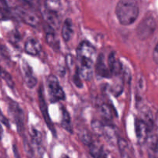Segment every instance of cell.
<instances>
[{
  "mask_svg": "<svg viewBox=\"0 0 158 158\" xmlns=\"http://www.w3.org/2000/svg\"><path fill=\"white\" fill-rule=\"evenodd\" d=\"M96 57V49L89 42L83 41L77 48V59L80 66L77 69L83 80H90L93 77V65Z\"/></svg>",
  "mask_w": 158,
  "mask_h": 158,
  "instance_id": "obj_1",
  "label": "cell"
},
{
  "mask_svg": "<svg viewBox=\"0 0 158 158\" xmlns=\"http://www.w3.org/2000/svg\"><path fill=\"white\" fill-rule=\"evenodd\" d=\"M116 15L119 22L123 26L134 23L139 15L137 0H119L116 7Z\"/></svg>",
  "mask_w": 158,
  "mask_h": 158,
  "instance_id": "obj_2",
  "label": "cell"
},
{
  "mask_svg": "<svg viewBox=\"0 0 158 158\" xmlns=\"http://www.w3.org/2000/svg\"><path fill=\"white\" fill-rule=\"evenodd\" d=\"M157 26L155 18L152 15H147L143 19L137 28V35L141 40H145L151 36Z\"/></svg>",
  "mask_w": 158,
  "mask_h": 158,
  "instance_id": "obj_3",
  "label": "cell"
},
{
  "mask_svg": "<svg viewBox=\"0 0 158 158\" xmlns=\"http://www.w3.org/2000/svg\"><path fill=\"white\" fill-rule=\"evenodd\" d=\"M48 90H49V97L52 102H57L60 100H65V93L62 87L60 86L59 80L54 75H50L48 77L47 80Z\"/></svg>",
  "mask_w": 158,
  "mask_h": 158,
  "instance_id": "obj_4",
  "label": "cell"
},
{
  "mask_svg": "<svg viewBox=\"0 0 158 158\" xmlns=\"http://www.w3.org/2000/svg\"><path fill=\"white\" fill-rule=\"evenodd\" d=\"M9 112L12 117H13L15 123H16L17 129L19 133L21 134L23 131V122H24V114L19 104L14 101H11L9 103Z\"/></svg>",
  "mask_w": 158,
  "mask_h": 158,
  "instance_id": "obj_5",
  "label": "cell"
},
{
  "mask_svg": "<svg viewBox=\"0 0 158 158\" xmlns=\"http://www.w3.org/2000/svg\"><path fill=\"white\" fill-rule=\"evenodd\" d=\"M43 90H42V87H40L38 90V97H39V103H40V110H41L42 114H43V119H44L45 122H46V125L49 127V129L52 131L53 134H55V130H54V127L52 123V120H51L50 117H49V113H48V108L47 105H46V101H45L44 96H43Z\"/></svg>",
  "mask_w": 158,
  "mask_h": 158,
  "instance_id": "obj_6",
  "label": "cell"
},
{
  "mask_svg": "<svg viewBox=\"0 0 158 158\" xmlns=\"http://www.w3.org/2000/svg\"><path fill=\"white\" fill-rule=\"evenodd\" d=\"M95 70L97 75L100 77H103V78H110L112 75L109 67H107V66L105 63L104 56L102 53L100 54L99 56L97 57Z\"/></svg>",
  "mask_w": 158,
  "mask_h": 158,
  "instance_id": "obj_7",
  "label": "cell"
},
{
  "mask_svg": "<svg viewBox=\"0 0 158 158\" xmlns=\"http://www.w3.org/2000/svg\"><path fill=\"white\" fill-rule=\"evenodd\" d=\"M136 135L140 142H144L147 140L150 129L146 122L142 120L137 119L135 123Z\"/></svg>",
  "mask_w": 158,
  "mask_h": 158,
  "instance_id": "obj_8",
  "label": "cell"
},
{
  "mask_svg": "<svg viewBox=\"0 0 158 158\" xmlns=\"http://www.w3.org/2000/svg\"><path fill=\"white\" fill-rule=\"evenodd\" d=\"M23 76H24V81L26 86L29 88H34L37 83V80L33 75L32 68L26 61L23 63Z\"/></svg>",
  "mask_w": 158,
  "mask_h": 158,
  "instance_id": "obj_9",
  "label": "cell"
},
{
  "mask_svg": "<svg viewBox=\"0 0 158 158\" xmlns=\"http://www.w3.org/2000/svg\"><path fill=\"white\" fill-rule=\"evenodd\" d=\"M108 67L110 70L111 74L115 76V77L120 75L122 72V69H123L121 63L116 57L115 53L114 52H111L108 57Z\"/></svg>",
  "mask_w": 158,
  "mask_h": 158,
  "instance_id": "obj_10",
  "label": "cell"
},
{
  "mask_svg": "<svg viewBox=\"0 0 158 158\" xmlns=\"http://www.w3.org/2000/svg\"><path fill=\"white\" fill-rule=\"evenodd\" d=\"M25 51L29 55H37L41 51V45L40 42L34 38L29 39L25 43Z\"/></svg>",
  "mask_w": 158,
  "mask_h": 158,
  "instance_id": "obj_11",
  "label": "cell"
},
{
  "mask_svg": "<svg viewBox=\"0 0 158 158\" xmlns=\"http://www.w3.org/2000/svg\"><path fill=\"white\" fill-rule=\"evenodd\" d=\"M19 14L20 17L24 21L27 25H29L33 27H36L39 24H40V19L38 18L37 15L32 12H26V11L20 10L19 11Z\"/></svg>",
  "mask_w": 158,
  "mask_h": 158,
  "instance_id": "obj_12",
  "label": "cell"
},
{
  "mask_svg": "<svg viewBox=\"0 0 158 158\" xmlns=\"http://www.w3.org/2000/svg\"><path fill=\"white\" fill-rule=\"evenodd\" d=\"M73 33V23L70 19H66L62 27V37L65 42H68L70 40Z\"/></svg>",
  "mask_w": 158,
  "mask_h": 158,
  "instance_id": "obj_13",
  "label": "cell"
},
{
  "mask_svg": "<svg viewBox=\"0 0 158 158\" xmlns=\"http://www.w3.org/2000/svg\"><path fill=\"white\" fill-rule=\"evenodd\" d=\"M61 125L64 130L69 132L70 134L73 133V127L71 124L70 116H69V112L65 109L64 107L62 108V120Z\"/></svg>",
  "mask_w": 158,
  "mask_h": 158,
  "instance_id": "obj_14",
  "label": "cell"
},
{
  "mask_svg": "<svg viewBox=\"0 0 158 158\" xmlns=\"http://www.w3.org/2000/svg\"><path fill=\"white\" fill-rule=\"evenodd\" d=\"M89 148V154L94 158H106L104 151L101 145L97 143H93Z\"/></svg>",
  "mask_w": 158,
  "mask_h": 158,
  "instance_id": "obj_15",
  "label": "cell"
},
{
  "mask_svg": "<svg viewBox=\"0 0 158 158\" xmlns=\"http://www.w3.org/2000/svg\"><path fill=\"white\" fill-rule=\"evenodd\" d=\"M79 138L81 140L82 143H84L85 145L90 146L94 142H93L92 136H91L90 132L88 131L86 128H82L79 131Z\"/></svg>",
  "mask_w": 158,
  "mask_h": 158,
  "instance_id": "obj_16",
  "label": "cell"
},
{
  "mask_svg": "<svg viewBox=\"0 0 158 158\" xmlns=\"http://www.w3.org/2000/svg\"><path fill=\"white\" fill-rule=\"evenodd\" d=\"M146 141L148 143V147L153 153L158 152V137L157 134H151V132L149 131Z\"/></svg>",
  "mask_w": 158,
  "mask_h": 158,
  "instance_id": "obj_17",
  "label": "cell"
},
{
  "mask_svg": "<svg viewBox=\"0 0 158 158\" xmlns=\"http://www.w3.org/2000/svg\"><path fill=\"white\" fill-rule=\"evenodd\" d=\"M100 113L102 117L106 120H111L114 116V110L111 109V106L106 103H103L100 106Z\"/></svg>",
  "mask_w": 158,
  "mask_h": 158,
  "instance_id": "obj_18",
  "label": "cell"
},
{
  "mask_svg": "<svg viewBox=\"0 0 158 158\" xmlns=\"http://www.w3.org/2000/svg\"><path fill=\"white\" fill-rule=\"evenodd\" d=\"M60 0H46V10L56 13L60 9Z\"/></svg>",
  "mask_w": 158,
  "mask_h": 158,
  "instance_id": "obj_19",
  "label": "cell"
},
{
  "mask_svg": "<svg viewBox=\"0 0 158 158\" xmlns=\"http://www.w3.org/2000/svg\"><path fill=\"white\" fill-rule=\"evenodd\" d=\"M91 127H92L93 131L97 135L103 136L104 134L105 125H103L101 122L98 121V120H94L91 123Z\"/></svg>",
  "mask_w": 158,
  "mask_h": 158,
  "instance_id": "obj_20",
  "label": "cell"
},
{
  "mask_svg": "<svg viewBox=\"0 0 158 158\" xmlns=\"http://www.w3.org/2000/svg\"><path fill=\"white\" fill-rule=\"evenodd\" d=\"M0 77H1L5 82H6V84H7L9 87L10 88L14 87L15 83H14L13 80H12L11 75L7 72V71L5 70L2 67H1V66H0Z\"/></svg>",
  "mask_w": 158,
  "mask_h": 158,
  "instance_id": "obj_21",
  "label": "cell"
},
{
  "mask_svg": "<svg viewBox=\"0 0 158 158\" xmlns=\"http://www.w3.org/2000/svg\"><path fill=\"white\" fill-rule=\"evenodd\" d=\"M103 136H104L109 141H114V140H115L116 138H117L115 129L111 126H105L104 134H103Z\"/></svg>",
  "mask_w": 158,
  "mask_h": 158,
  "instance_id": "obj_22",
  "label": "cell"
},
{
  "mask_svg": "<svg viewBox=\"0 0 158 158\" xmlns=\"http://www.w3.org/2000/svg\"><path fill=\"white\" fill-rule=\"evenodd\" d=\"M46 39L47 43L49 45H50L51 46L55 48L56 45H58V42L56 40V37L55 33H54L53 29H51V30H47L46 33Z\"/></svg>",
  "mask_w": 158,
  "mask_h": 158,
  "instance_id": "obj_23",
  "label": "cell"
},
{
  "mask_svg": "<svg viewBox=\"0 0 158 158\" xmlns=\"http://www.w3.org/2000/svg\"><path fill=\"white\" fill-rule=\"evenodd\" d=\"M123 84L122 83L121 80H117L114 85H113L112 87V93L114 94V95L115 97H118L119 95L121 94V93L123 92Z\"/></svg>",
  "mask_w": 158,
  "mask_h": 158,
  "instance_id": "obj_24",
  "label": "cell"
},
{
  "mask_svg": "<svg viewBox=\"0 0 158 158\" xmlns=\"http://www.w3.org/2000/svg\"><path fill=\"white\" fill-rule=\"evenodd\" d=\"M31 137H32V140H33L36 144H40V143H41V140H42L41 134H40L37 130L32 128V131H31Z\"/></svg>",
  "mask_w": 158,
  "mask_h": 158,
  "instance_id": "obj_25",
  "label": "cell"
},
{
  "mask_svg": "<svg viewBox=\"0 0 158 158\" xmlns=\"http://www.w3.org/2000/svg\"><path fill=\"white\" fill-rule=\"evenodd\" d=\"M118 146H119V149H120V152H121V154H123V153H124L125 150H126L127 148V142L125 141L124 140L119 138L118 139Z\"/></svg>",
  "mask_w": 158,
  "mask_h": 158,
  "instance_id": "obj_26",
  "label": "cell"
},
{
  "mask_svg": "<svg viewBox=\"0 0 158 158\" xmlns=\"http://www.w3.org/2000/svg\"><path fill=\"white\" fill-rule=\"evenodd\" d=\"M73 82L78 87H82V86H83V83H82L81 82V77H80V74H79L78 70H77L75 76H74Z\"/></svg>",
  "mask_w": 158,
  "mask_h": 158,
  "instance_id": "obj_27",
  "label": "cell"
},
{
  "mask_svg": "<svg viewBox=\"0 0 158 158\" xmlns=\"http://www.w3.org/2000/svg\"><path fill=\"white\" fill-rule=\"evenodd\" d=\"M153 60L156 64L158 65V43L154 47V52H153Z\"/></svg>",
  "mask_w": 158,
  "mask_h": 158,
  "instance_id": "obj_28",
  "label": "cell"
},
{
  "mask_svg": "<svg viewBox=\"0 0 158 158\" xmlns=\"http://www.w3.org/2000/svg\"><path fill=\"white\" fill-rule=\"evenodd\" d=\"M0 122H1V123H2L4 125H6V127H9V121H8L7 119H6L4 116H3V114H2L1 110H0Z\"/></svg>",
  "mask_w": 158,
  "mask_h": 158,
  "instance_id": "obj_29",
  "label": "cell"
},
{
  "mask_svg": "<svg viewBox=\"0 0 158 158\" xmlns=\"http://www.w3.org/2000/svg\"><path fill=\"white\" fill-rule=\"evenodd\" d=\"M149 158H158V157L155 154V153H150L149 154Z\"/></svg>",
  "mask_w": 158,
  "mask_h": 158,
  "instance_id": "obj_30",
  "label": "cell"
},
{
  "mask_svg": "<svg viewBox=\"0 0 158 158\" xmlns=\"http://www.w3.org/2000/svg\"><path fill=\"white\" fill-rule=\"evenodd\" d=\"M2 133H3L2 128V126H1V124H0V139L2 138Z\"/></svg>",
  "mask_w": 158,
  "mask_h": 158,
  "instance_id": "obj_31",
  "label": "cell"
},
{
  "mask_svg": "<svg viewBox=\"0 0 158 158\" xmlns=\"http://www.w3.org/2000/svg\"><path fill=\"white\" fill-rule=\"evenodd\" d=\"M60 158H69L67 155H63Z\"/></svg>",
  "mask_w": 158,
  "mask_h": 158,
  "instance_id": "obj_32",
  "label": "cell"
}]
</instances>
